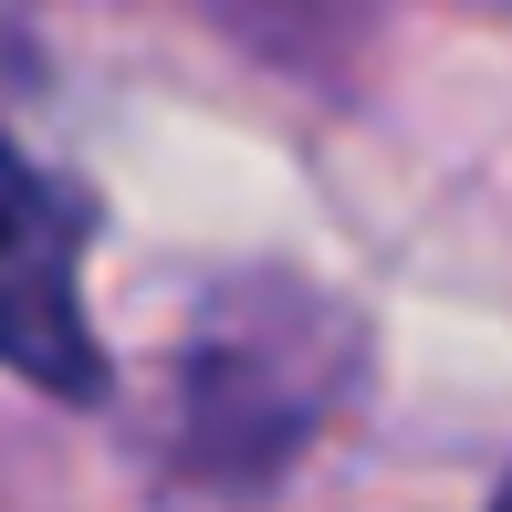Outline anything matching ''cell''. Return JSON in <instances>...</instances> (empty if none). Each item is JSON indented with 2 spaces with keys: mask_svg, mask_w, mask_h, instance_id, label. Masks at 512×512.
I'll use <instances>...</instances> for the list:
<instances>
[{
  "mask_svg": "<svg viewBox=\"0 0 512 512\" xmlns=\"http://www.w3.org/2000/svg\"><path fill=\"white\" fill-rule=\"evenodd\" d=\"M0 366H21L53 398H95L105 356L74 293V209L42 189V168L0 136Z\"/></svg>",
  "mask_w": 512,
  "mask_h": 512,
  "instance_id": "obj_1",
  "label": "cell"
},
{
  "mask_svg": "<svg viewBox=\"0 0 512 512\" xmlns=\"http://www.w3.org/2000/svg\"><path fill=\"white\" fill-rule=\"evenodd\" d=\"M492 512H512V481H502V502H492Z\"/></svg>",
  "mask_w": 512,
  "mask_h": 512,
  "instance_id": "obj_2",
  "label": "cell"
}]
</instances>
